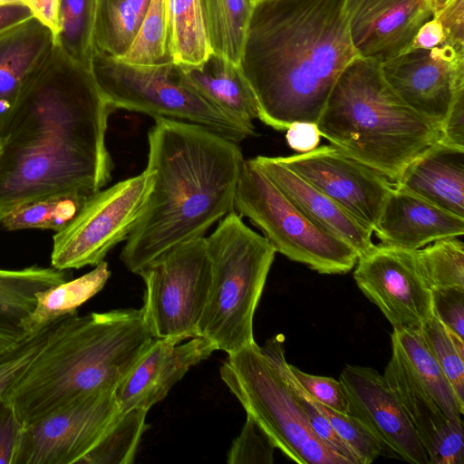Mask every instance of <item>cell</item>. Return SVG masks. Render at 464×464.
<instances>
[{
    "instance_id": "1",
    "label": "cell",
    "mask_w": 464,
    "mask_h": 464,
    "mask_svg": "<svg viewBox=\"0 0 464 464\" xmlns=\"http://www.w3.org/2000/svg\"><path fill=\"white\" fill-rule=\"evenodd\" d=\"M116 110L92 70L54 42L0 138V219L36 198L102 189L113 169L106 131Z\"/></svg>"
},
{
    "instance_id": "2",
    "label": "cell",
    "mask_w": 464,
    "mask_h": 464,
    "mask_svg": "<svg viewBox=\"0 0 464 464\" xmlns=\"http://www.w3.org/2000/svg\"><path fill=\"white\" fill-rule=\"evenodd\" d=\"M346 0H259L249 19L239 66L257 102L258 119L285 130L317 123L346 66L358 58Z\"/></svg>"
},
{
    "instance_id": "3",
    "label": "cell",
    "mask_w": 464,
    "mask_h": 464,
    "mask_svg": "<svg viewBox=\"0 0 464 464\" xmlns=\"http://www.w3.org/2000/svg\"><path fill=\"white\" fill-rule=\"evenodd\" d=\"M148 132L154 182L120 258L137 274L172 247L202 237L235 211L240 147L198 124L156 117Z\"/></svg>"
},
{
    "instance_id": "4",
    "label": "cell",
    "mask_w": 464,
    "mask_h": 464,
    "mask_svg": "<svg viewBox=\"0 0 464 464\" xmlns=\"http://www.w3.org/2000/svg\"><path fill=\"white\" fill-rule=\"evenodd\" d=\"M155 337L140 309L65 315L2 401L28 427L73 398L116 390Z\"/></svg>"
},
{
    "instance_id": "5",
    "label": "cell",
    "mask_w": 464,
    "mask_h": 464,
    "mask_svg": "<svg viewBox=\"0 0 464 464\" xmlns=\"http://www.w3.org/2000/svg\"><path fill=\"white\" fill-rule=\"evenodd\" d=\"M316 124L331 145L392 183L440 139V130L394 92L381 63L361 57L336 80Z\"/></svg>"
},
{
    "instance_id": "6",
    "label": "cell",
    "mask_w": 464,
    "mask_h": 464,
    "mask_svg": "<svg viewBox=\"0 0 464 464\" xmlns=\"http://www.w3.org/2000/svg\"><path fill=\"white\" fill-rule=\"evenodd\" d=\"M233 211L206 238L212 280L197 336L217 350L237 352L255 343L253 320L276 250Z\"/></svg>"
},
{
    "instance_id": "7",
    "label": "cell",
    "mask_w": 464,
    "mask_h": 464,
    "mask_svg": "<svg viewBox=\"0 0 464 464\" xmlns=\"http://www.w3.org/2000/svg\"><path fill=\"white\" fill-rule=\"evenodd\" d=\"M284 338L276 335L263 346L256 342L231 353L220 377L246 415L289 459L298 464H350L312 430L283 372Z\"/></svg>"
},
{
    "instance_id": "8",
    "label": "cell",
    "mask_w": 464,
    "mask_h": 464,
    "mask_svg": "<svg viewBox=\"0 0 464 464\" xmlns=\"http://www.w3.org/2000/svg\"><path fill=\"white\" fill-rule=\"evenodd\" d=\"M92 72L117 110L198 124L237 143L256 134L255 126L229 117L200 95L174 62L133 64L94 50Z\"/></svg>"
},
{
    "instance_id": "9",
    "label": "cell",
    "mask_w": 464,
    "mask_h": 464,
    "mask_svg": "<svg viewBox=\"0 0 464 464\" xmlns=\"http://www.w3.org/2000/svg\"><path fill=\"white\" fill-rule=\"evenodd\" d=\"M234 209L264 233L276 252L320 274H346L357 262L352 246L311 221L249 160L241 169Z\"/></svg>"
},
{
    "instance_id": "10",
    "label": "cell",
    "mask_w": 464,
    "mask_h": 464,
    "mask_svg": "<svg viewBox=\"0 0 464 464\" xmlns=\"http://www.w3.org/2000/svg\"><path fill=\"white\" fill-rule=\"evenodd\" d=\"M145 323L155 338L197 336L212 280L205 237L178 245L145 266Z\"/></svg>"
},
{
    "instance_id": "11",
    "label": "cell",
    "mask_w": 464,
    "mask_h": 464,
    "mask_svg": "<svg viewBox=\"0 0 464 464\" xmlns=\"http://www.w3.org/2000/svg\"><path fill=\"white\" fill-rule=\"evenodd\" d=\"M154 173L140 174L89 196L73 219L53 237L51 265L60 270L95 266L126 240L150 194Z\"/></svg>"
},
{
    "instance_id": "12",
    "label": "cell",
    "mask_w": 464,
    "mask_h": 464,
    "mask_svg": "<svg viewBox=\"0 0 464 464\" xmlns=\"http://www.w3.org/2000/svg\"><path fill=\"white\" fill-rule=\"evenodd\" d=\"M121 413L114 390L77 396L24 429L16 464H80Z\"/></svg>"
},
{
    "instance_id": "13",
    "label": "cell",
    "mask_w": 464,
    "mask_h": 464,
    "mask_svg": "<svg viewBox=\"0 0 464 464\" xmlns=\"http://www.w3.org/2000/svg\"><path fill=\"white\" fill-rule=\"evenodd\" d=\"M357 286L393 330L420 328L432 313L431 292L418 267L415 250L373 245L358 256Z\"/></svg>"
},
{
    "instance_id": "14",
    "label": "cell",
    "mask_w": 464,
    "mask_h": 464,
    "mask_svg": "<svg viewBox=\"0 0 464 464\" xmlns=\"http://www.w3.org/2000/svg\"><path fill=\"white\" fill-rule=\"evenodd\" d=\"M381 70L394 92L440 130L456 94L464 89V47L444 43L408 49L381 63Z\"/></svg>"
},
{
    "instance_id": "15",
    "label": "cell",
    "mask_w": 464,
    "mask_h": 464,
    "mask_svg": "<svg viewBox=\"0 0 464 464\" xmlns=\"http://www.w3.org/2000/svg\"><path fill=\"white\" fill-rule=\"evenodd\" d=\"M277 159L373 232L393 186L387 178L331 144Z\"/></svg>"
},
{
    "instance_id": "16",
    "label": "cell",
    "mask_w": 464,
    "mask_h": 464,
    "mask_svg": "<svg viewBox=\"0 0 464 464\" xmlns=\"http://www.w3.org/2000/svg\"><path fill=\"white\" fill-rule=\"evenodd\" d=\"M349 413L377 438L386 454L414 464H429L428 456L398 399L383 375L371 367L346 365L340 376Z\"/></svg>"
},
{
    "instance_id": "17",
    "label": "cell",
    "mask_w": 464,
    "mask_h": 464,
    "mask_svg": "<svg viewBox=\"0 0 464 464\" xmlns=\"http://www.w3.org/2000/svg\"><path fill=\"white\" fill-rule=\"evenodd\" d=\"M352 44L359 57L382 63L410 49L434 16L429 0H346Z\"/></svg>"
},
{
    "instance_id": "18",
    "label": "cell",
    "mask_w": 464,
    "mask_h": 464,
    "mask_svg": "<svg viewBox=\"0 0 464 464\" xmlns=\"http://www.w3.org/2000/svg\"><path fill=\"white\" fill-rule=\"evenodd\" d=\"M217 348L195 336L154 338L115 390L121 412L150 410L162 401L188 370L208 359Z\"/></svg>"
},
{
    "instance_id": "19",
    "label": "cell",
    "mask_w": 464,
    "mask_h": 464,
    "mask_svg": "<svg viewBox=\"0 0 464 464\" xmlns=\"http://www.w3.org/2000/svg\"><path fill=\"white\" fill-rule=\"evenodd\" d=\"M372 233L384 245L420 249L464 234V218L447 212L393 184Z\"/></svg>"
},
{
    "instance_id": "20",
    "label": "cell",
    "mask_w": 464,
    "mask_h": 464,
    "mask_svg": "<svg viewBox=\"0 0 464 464\" xmlns=\"http://www.w3.org/2000/svg\"><path fill=\"white\" fill-rule=\"evenodd\" d=\"M259 169L311 221L352 246L358 256L373 246L372 232L330 198L281 163L277 157L256 156Z\"/></svg>"
},
{
    "instance_id": "21",
    "label": "cell",
    "mask_w": 464,
    "mask_h": 464,
    "mask_svg": "<svg viewBox=\"0 0 464 464\" xmlns=\"http://www.w3.org/2000/svg\"><path fill=\"white\" fill-rule=\"evenodd\" d=\"M393 184L464 218V150L439 140L415 159Z\"/></svg>"
},
{
    "instance_id": "22",
    "label": "cell",
    "mask_w": 464,
    "mask_h": 464,
    "mask_svg": "<svg viewBox=\"0 0 464 464\" xmlns=\"http://www.w3.org/2000/svg\"><path fill=\"white\" fill-rule=\"evenodd\" d=\"M54 44L36 18L0 34V138L26 82Z\"/></svg>"
},
{
    "instance_id": "23",
    "label": "cell",
    "mask_w": 464,
    "mask_h": 464,
    "mask_svg": "<svg viewBox=\"0 0 464 464\" xmlns=\"http://www.w3.org/2000/svg\"><path fill=\"white\" fill-rule=\"evenodd\" d=\"M180 67L185 80L208 102L229 117L255 126L257 102L239 64L212 52L200 64Z\"/></svg>"
},
{
    "instance_id": "24",
    "label": "cell",
    "mask_w": 464,
    "mask_h": 464,
    "mask_svg": "<svg viewBox=\"0 0 464 464\" xmlns=\"http://www.w3.org/2000/svg\"><path fill=\"white\" fill-rule=\"evenodd\" d=\"M68 270L32 266L0 268V334L16 340L27 334L23 324L34 311L36 293L69 280Z\"/></svg>"
},
{
    "instance_id": "25",
    "label": "cell",
    "mask_w": 464,
    "mask_h": 464,
    "mask_svg": "<svg viewBox=\"0 0 464 464\" xmlns=\"http://www.w3.org/2000/svg\"><path fill=\"white\" fill-rule=\"evenodd\" d=\"M383 378L401 403L426 452L439 432L451 420L446 417L435 398L417 379L394 347Z\"/></svg>"
},
{
    "instance_id": "26",
    "label": "cell",
    "mask_w": 464,
    "mask_h": 464,
    "mask_svg": "<svg viewBox=\"0 0 464 464\" xmlns=\"http://www.w3.org/2000/svg\"><path fill=\"white\" fill-rule=\"evenodd\" d=\"M111 276L108 263L101 262L83 276L36 293L34 311L23 324L25 334L33 333L78 307L98 294Z\"/></svg>"
},
{
    "instance_id": "27",
    "label": "cell",
    "mask_w": 464,
    "mask_h": 464,
    "mask_svg": "<svg viewBox=\"0 0 464 464\" xmlns=\"http://www.w3.org/2000/svg\"><path fill=\"white\" fill-rule=\"evenodd\" d=\"M166 47L172 62L200 64L212 53L200 0H165Z\"/></svg>"
},
{
    "instance_id": "28",
    "label": "cell",
    "mask_w": 464,
    "mask_h": 464,
    "mask_svg": "<svg viewBox=\"0 0 464 464\" xmlns=\"http://www.w3.org/2000/svg\"><path fill=\"white\" fill-rule=\"evenodd\" d=\"M392 343L410 370L435 398L446 417L451 420H461L464 406L430 353L420 328L393 330Z\"/></svg>"
},
{
    "instance_id": "29",
    "label": "cell",
    "mask_w": 464,
    "mask_h": 464,
    "mask_svg": "<svg viewBox=\"0 0 464 464\" xmlns=\"http://www.w3.org/2000/svg\"><path fill=\"white\" fill-rule=\"evenodd\" d=\"M150 0H99L94 50L121 59L131 46Z\"/></svg>"
},
{
    "instance_id": "30",
    "label": "cell",
    "mask_w": 464,
    "mask_h": 464,
    "mask_svg": "<svg viewBox=\"0 0 464 464\" xmlns=\"http://www.w3.org/2000/svg\"><path fill=\"white\" fill-rule=\"evenodd\" d=\"M211 51L239 64L253 5L249 0H200Z\"/></svg>"
},
{
    "instance_id": "31",
    "label": "cell",
    "mask_w": 464,
    "mask_h": 464,
    "mask_svg": "<svg viewBox=\"0 0 464 464\" xmlns=\"http://www.w3.org/2000/svg\"><path fill=\"white\" fill-rule=\"evenodd\" d=\"M99 0H60L54 42L74 62L92 70Z\"/></svg>"
},
{
    "instance_id": "32",
    "label": "cell",
    "mask_w": 464,
    "mask_h": 464,
    "mask_svg": "<svg viewBox=\"0 0 464 464\" xmlns=\"http://www.w3.org/2000/svg\"><path fill=\"white\" fill-rule=\"evenodd\" d=\"M87 198L81 194L66 193L36 198L4 216L0 225L10 231L36 228L58 232L73 219Z\"/></svg>"
},
{
    "instance_id": "33",
    "label": "cell",
    "mask_w": 464,
    "mask_h": 464,
    "mask_svg": "<svg viewBox=\"0 0 464 464\" xmlns=\"http://www.w3.org/2000/svg\"><path fill=\"white\" fill-rule=\"evenodd\" d=\"M148 410L121 412L99 444L80 464H130L148 428Z\"/></svg>"
},
{
    "instance_id": "34",
    "label": "cell",
    "mask_w": 464,
    "mask_h": 464,
    "mask_svg": "<svg viewBox=\"0 0 464 464\" xmlns=\"http://www.w3.org/2000/svg\"><path fill=\"white\" fill-rule=\"evenodd\" d=\"M415 257L430 290L464 288V244L459 237L439 239L416 249Z\"/></svg>"
},
{
    "instance_id": "35",
    "label": "cell",
    "mask_w": 464,
    "mask_h": 464,
    "mask_svg": "<svg viewBox=\"0 0 464 464\" xmlns=\"http://www.w3.org/2000/svg\"><path fill=\"white\" fill-rule=\"evenodd\" d=\"M422 338L464 406V339L450 331L433 314L420 327Z\"/></svg>"
},
{
    "instance_id": "36",
    "label": "cell",
    "mask_w": 464,
    "mask_h": 464,
    "mask_svg": "<svg viewBox=\"0 0 464 464\" xmlns=\"http://www.w3.org/2000/svg\"><path fill=\"white\" fill-rule=\"evenodd\" d=\"M121 60L140 65L172 62L166 47L165 0L150 1L140 31Z\"/></svg>"
},
{
    "instance_id": "37",
    "label": "cell",
    "mask_w": 464,
    "mask_h": 464,
    "mask_svg": "<svg viewBox=\"0 0 464 464\" xmlns=\"http://www.w3.org/2000/svg\"><path fill=\"white\" fill-rule=\"evenodd\" d=\"M63 317L27 334L0 352V402L5 392L24 374L41 352Z\"/></svg>"
},
{
    "instance_id": "38",
    "label": "cell",
    "mask_w": 464,
    "mask_h": 464,
    "mask_svg": "<svg viewBox=\"0 0 464 464\" xmlns=\"http://www.w3.org/2000/svg\"><path fill=\"white\" fill-rule=\"evenodd\" d=\"M314 402L352 450L359 464H370L380 456L386 455L381 442L356 417L350 413L337 411L318 401H314Z\"/></svg>"
},
{
    "instance_id": "39",
    "label": "cell",
    "mask_w": 464,
    "mask_h": 464,
    "mask_svg": "<svg viewBox=\"0 0 464 464\" xmlns=\"http://www.w3.org/2000/svg\"><path fill=\"white\" fill-rule=\"evenodd\" d=\"M283 372L295 393V396L304 409L309 424L315 435L331 450L343 457L350 464H359L356 456L339 436L329 420L317 409L313 399L302 388L290 371L285 353L281 355Z\"/></svg>"
},
{
    "instance_id": "40",
    "label": "cell",
    "mask_w": 464,
    "mask_h": 464,
    "mask_svg": "<svg viewBox=\"0 0 464 464\" xmlns=\"http://www.w3.org/2000/svg\"><path fill=\"white\" fill-rule=\"evenodd\" d=\"M275 449L264 431L246 415L240 433L235 438L227 452V461L229 464H271L274 462Z\"/></svg>"
},
{
    "instance_id": "41",
    "label": "cell",
    "mask_w": 464,
    "mask_h": 464,
    "mask_svg": "<svg viewBox=\"0 0 464 464\" xmlns=\"http://www.w3.org/2000/svg\"><path fill=\"white\" fill-rule=\"evenodd\" d=\"M289 367L296 381L314 401L337 411L349 413L348 398L339 380L309 374L290 363Z\"/></svg>"
},
{
    "instance_id": "42",
    "label": "cell",
    "mask_w": 464,
    "mask_h": 464,
    "mask_svg": "<svg viewBox=\"0 0 464 464\" xmlns=\"http://www.w3.org/2000/svg\"><path fill=\"white\" fill-rule=\"evenodd\" d=\"M434 315L452 333L464 339V288L432 289Z\"/></svg>"
},
{
    "instance_id": "43",
    "label": "cell",
    "mask_w": 464,
    "mask_h": 464,
    "mask_svg": "<svg viewBox=\"0 0 464 464\" xmlns=\"http://www.w3.org/2000/svg\"><path fill=\"white\" fill-rule=\"evenodd\" d=\"M429 464H463V422L450 420L426 451Z\"/></svg>"
},
{
    "instance_id": "44",
    "label": "cell",
    "mask_w": 464,
    "mask_h": 464,
    "mask_svg": "<svg viewBox=\"0 0 464 464\" xmlns=\"http://www.w3.org/2000/svg\"><path fill=\"white\" fill-rule=\"evenodd\" d=\"M24 427L12 409L0 402V464H16Z\"/></svg>"
},
{
    "instance_id": "45",
    "label": "cell",
    "mask_w": 464,
    "mask_h": 464,
    "mask_svg": "<svg viewBox=\"0 0 464 464\" xmlns=\"http://www.w3.org/2000/svg\"><path fill=\"white\" fill-rule=\"evenodd\" d=\"M440 141L464 150V89L456 94L440 126Z\"/></svg>"
},
{
    "instance_id": "46",
    "label": "cell",
    "mask_w": 464,
    "mask_h": 464,
    "mask_svg": "<svg viewBox=\"0 0 464 464\" xmlns=\"http://www.w3.org/2000/svg\"><path fill=\"white\" fill-rule=\"evenodd\" d=\"M434 15L443 29L445 43L464 47V0H451Z\"/></svg>"
},
{
    "instance_id": "47",
    "label": "cell",
    "mask_w": 464,
    "mask_h": 464,
    "mask_svg": "<svg viewBox=\"0 0 464 464\" xmlns=\"http://www.w3.org/2000/svg\"><path fill=\"white\" fill-rule=\"evenodd\" d=\"M321 133L314 122L295 121L286 129L288 146L300 153L314 150L321 141Z\"/></svg>"
},
{
    "instance_id": "48",
    "label": "cell",
    "mask_w": 464,
    "mask_h": 464,
    "mask_svg": "<svg viewBox=\"0 0 464 464\" xmlns=\"http://www.w3.org/2000/svg\"><path fill=\"white\" fill-rule=\"evenodd\" d=\"M33 15L44 25L48 27L54 37L59 31L60 0H25Z\"/></svg>"
},
{
    "instance_id": "49",
    "label": "cell",
    "mask_w": 464,
    "mask_h": 464,
    "mask_svg": "<svg viewBox=\"0 0 464 464\" xmlns=\"http://www.w3.org/2000/svg\"><path fill=\"white\" fill-rule=\"evenodd\" d=\"M444 43L443 29L434 15L418 30L410 49H428Z\"/></svg>"
},
{
    "instance_id": "50",
    "label": "cell",
    "mask_w": 464,
    "mask_h": 464,
    "mask_svg": "<svg viewBox=\"0 0 464 464\" xmlns=\"http://www.w3.org/2000/svg\"><path fill=\"white\" fill-rule=\"evenodd\" d=\"M30 7L23 2L0 5V34L33 18Z\"/></svg>"
},
{
    "instance_id": "51",
    "label": "cell",
    "mask_w": 464,
    "mask_h": 464,
    "mask_svg": "<svg viewBox=\"0 0 464 464\" xmlns=\"http://www.w3.org/2000/svg\"><path fill=\"white\" fill-rule=\"evenodd\" d=\"M451 0H429L434 14L440 12Z\"/></svg>"
},
{
    "instance_id": "52",
    "label": "cell",
    "mask_w": 464,
    "mask_h": 464,
    "mask_svg": "<svg viewBox=\"0 0 464 464\" xmlns=\"http://www.w3.org/2000/svg\"><path fill=\"white\" fill-rule=\"evenodd\" d=\"M19 340L0 334V352L11 346Z\"/></svg>"
},
{
    "instance_id": "53",
    "label": "cell",
    "mask_w": 464,
    "mask_h": 464,
    "mask_svg": "<svg viewBox=\"0 0 464 464\" xmlns=\"http://www.w3.org/2000/svg\"><path fill=\"white\" fill-rule=\"evenodd\" d=\"M15 2L25 3V0H0V5L9 4V3H15Z\"/></svg>"
},
{
    "instance_id": "54",
    "label": "cell",
    "mask_w": 464,
    "mask_h": 464,
    "mask_svg": "<svg viewBox=\"0 0 464 464\" xmlns=\"http://www.w3.org/2000/svg\"><path fill=\"white\" fill-rule=\"evenodd\" d=\"M249 1L253 6L258 2V0H249Z\"/></svg>"
},
{
    "instance_id": "55",
    "label": "cell",
    "mask_w": 464,
    "mask_h": 464,
    "mask_svg": "<svg viewBox=\"0 0 464 464\" xmlns=\"http://www.w3.org/2000/svg\"><path fill=\"white\" fill-rule=\"evenodd\" d=\"M1 151H2V143L0 141V155H1Z\"/></svg>"
},
{
    "instance_id": "56",
    "label": "cell",
    "mask_w": 464,
    "mask_h": 464,
    "mask_svg": "<svg viewBox=\"0 0 464 464\" xmlns=\"http://www.w3.org/2000/svg\"><path fill=\"white\" fill-rule=\"evenodd\" d=\"M259 1V0H258Z\"/></svg>"
}]
</instances>
